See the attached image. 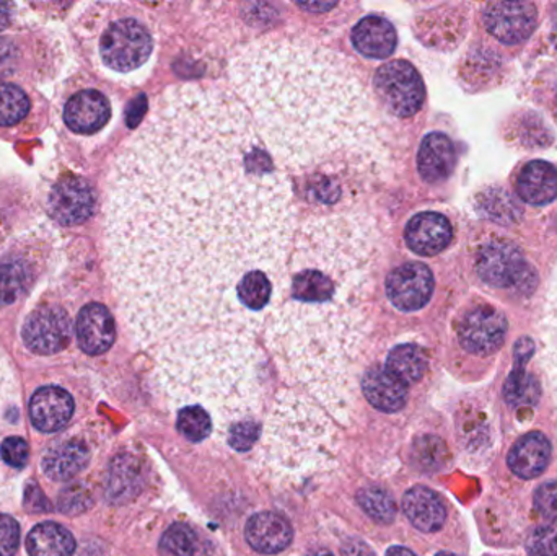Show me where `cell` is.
Returning <instances> with one entry per match:
<instances>
[{
	"instance_id": "6da1fadb",
	"label": "cell",
	"mask_w": 557,
	"mask_h": 556,
	"mask_svg": "<svg viewBox=\"0 0 557 556\" xmlns=\"http://www.w3.org/2000/svg\"><path fill=\"white\" fill-rule=\"evenodd\" d=\"M294 221L247 110L211 87L165 91L114 160L104 202L108 271L137 345L258 332L237 289L250 274L284 280Z\"/></svg>"
},
{
	"instance_id": "7a4b0ae2",
	"label": "cell",
	"mask_w": 557,
	"mask_h": 556,
	"mask_svg": "<svg viewBox=\"0 0 557 556\" xmlns=\"http://www.w3.org/2000/svg\"><path fill=\"white\" fill-rule=\"evenodd\" d=\"M231 78L258 136L323 205L343 201V183L366 182L388 165V147L372 100L336 52L298 39L245 46Z\"/></svg>"
},
{
	"instance_id": "3957f363",
	"label": "cell",
	"mask_w": 557,
	"mask_h": 556,
	"mask_svg": "<svg viewBox=\"0 0 557 556\" xmlns=\"http://www.w3.org/2000/svg\"><path fill=\"white\" fill-rule=\"evenodd\" d=\"M376 255L369 215L308 219L271 304L267 343L278 371L339 421L349 415L350 369L369 332Z\"/></svg>"
},
{
	"instance_id": "277c9868",
	"label": "cell",
	"mask_w": 557,
	"mask_h": 556,
	"mask_svg": "<svg viewBox=\"0 0 557 556\" xmlns=\"http://www.w3.org/2000/svg\"><path fill=\"white\" fill-rule=\"evenodd\" d=\"M150 355L157 385L175 407L199 405L222 421L257 413L263 355L253 330H205L170 339Z\"/></svg>"
},
{
	"instance_id": "5b68a950",
	"label": "cell",
	"mask_w": 557,
	"mask_h": 556,
	"mask_svg": "<svg viewBox=\"0 0 557 556\" xmlns=\"http://www.w3.org/2000/svg\"><path fill=\"white\" fill-rule=\"evenodd\" d=\"M336 430L307 398L285 392L264 428L261 450L268 466L284 477H300L330 466Z\"/></svg>"
},
{
	"instance_id": "8992f818",
	"label": "cell",
	"mask_w": 557,
	"mask_h": 556,
	"mask_svg": "<svg viewBox=\"0 0 557 556\" xmlns=\"http://www.w3.org/2000/svg\"><path fill=\"white\" fill-rule=\"evenodd\" d=\"M454 443L458 460L473 472L490 470L503 444L499 404L496 391L467 392L451 411Z\"/></svg>"
},
{
	"instance_id": "52a82bcc",
	"label": "cell",
	"mask_w": 557,
	"mask_h": 556,
	"mask_svg": "<svg viewBox=\"0 0 557 556\" xmlns=\"http://www.w3.org/2000/svg\"><path fill=\"white\" fill-rule=\"evenodd\" d=\"M403 512L409 524L424 535H441L448 532L457 542L461 555H470V535L450 499L431 486L412 485L406 490L401 502Z\"/></svg>"
},
{
	"instance_id": "ba28073f",
	"label": "cell",
	"mask_w": 557,
	"mask_h": 556,
	"mask_svg": "<svg viewBox=\"0 0 557 556\" xmlns=\"http://www.w3.org/2000/svg\"><path fill=\"white\" fill-rule=\"evenodd\" d=\"M152 51V33L137 16L126 15L111 20L98 38V55L101 62L116 74L136 72L147 64Z\"/></svg>"
},
{
	"instance_id": "9c48e42d",
	"label": "cell",
	"mask_w": 557,
	"mask_h": 556,
	"mask_svg": "<svg viewBox=\"0 0 557 556\" xmlns=\"http://www.w3.org/2000/svg\"><path fill=\"white\" fill-rule=\"evenodd\" d=\"M373 91L380 103L393 116L411 118L424 103L425 87L421 74L411 62H388L376 71Z\"/></svg>"
},
{
	"instance_id": "30bf717a",
	"label": "cell",
	"mask_w": 557,
	"mask_h": 556,
	"mask_svg": "<svg viewBox=\"0 0 557 556\" xmlns=\"http://www.w3.org/2000/svg\"><path fill=\"white\" fill-rule=\"evenodd\" d=\"M509 322L500 310L476 306L468 310L457 326L460 348L471 358L491 361L506 345Z\"/></svg>"
},
{
	"instance_id": "8fae6325",
	"label": "cell",
	"mask_w": 557,
	"mask_h": 556,
	"mask_svg": "<svg viewBox=\"0 0 557 556\" xmlns=\"http://www.w3.org/2000/svg\"><path fill=\"white\" fill-rule=\"evenodd\" d=\"M476 270L484 283L494 287L535 289L536 274L517 245L493 240L478 254Z\"/></svg>"
},
{
	"instance_id": "7c38bea8",
	"label": "cell",
	"mask_w": 557,
	"mask_h": 556,
	"mask_svg": "<svg viewBox=\"0 0 557 556\" xmlns=\"http://www.w3.org/2000/svg\"><path fill=\"white\" fill-rule=\"evenodd\" d=\"M71 335V317L62 307L51 304L36 307L26 317L22 329L26 348L41 356L58 355L67 348Z\"/></svg>"
},
{
	"instance_id": "4fadbf2b",
	"label": "cell",
	"mask_w": 557,
	"mask_h": 556,
	"mask_svg": "<svg viewBox=\"0 0 557 556\" xmlns=\"http://www.w3.org/2000/svg\"><path fill=\"white\" fill-rule=\"evenodd\" d=\"M97 208V196L85 180L65 176L59 180L48 196V211L62 225H78L87 222Z\"/></svg>"
},
{
	"instance_id": "5bb4252c",
	"label": "cell",
	"mask_w": 557,
	"mask_h": 556,
	"mask_svg": "<svg viewBox=\"0 0 557 556\" xmlns=\"http://www.w3.org/2000/svg\"><path fill=\"white\" fill-rule=\"evenodd\" d=\"M434 293V274L422 263H406L386 277V296L401 312L424 309Z\"/></svg>"
},
{
	"instance_id": "9a60e30c",
	"label": "cell",
	"mask_w": 557,
	"mask_h": 556,
	"mask_svg": "<svg viewBox=\"0 0 557 556\" xmlns=\"http://www.w3.org/2000/svg\"><path fill=\"white\" fill-rule=\"evenodd\" d=\"M539 20L532 2H494L484 10L487 32L504 45H519L530 38Z\"/></svg>"
},
{
	"instance_id": "2e32d148",
	"label": "cell",
	"mask_w": 557,
	"mask_h": 556,
	"mask_svg": "<svg viewBox=\"0 0 557 556\" xmlns=\"http://www.w3.org/2000/svg\"><path fill=\"white\" fill-rule=\"evenodd\" d=\"M539 365L545 375L557 427V264L549 280L542 319H540Z\"/></svg>"
},
{
	"instance_id": "e0dca14e",
	"label": "cell",
	"mask_w": 557,
	"mask_h": 556,
	"mask_svg": "<svg viewBox=\"0 0 557 556\" xmlns=\"http://www.w3.org/2000/svg\"><path fill=\"white\" fill-rule=\"evenodd\" d=\"M77 343L85 355L100 356L113 346L116 339V323L113 313L103 304H87L75 323Z\"/></svg>"
},
{
	"instance_id": "ac0fdd59",
	"label": "cell",
	"mask_w": 557,
	"mask_h": 556,
	"mask_svg": "<svg viewBox=\"0 0 557 556\" xmlns=\"http://www.w3.org/2000/svg\"><path fill=\"white\" fill-rule=\"evenodd\" d=\"M405 238L414 254L421 257H435L450 245L454 228L441 212H419L406 225Z\"/></svg>"
},
{
	"instance_id": "d6986e66",
	"label": "cell",
	"mask_w": 557,
	"mask_h": 556,
	"mask_svg": "<svg viewBox=\"0 0 557 556\" xmlns=\"http://www.w3.org/2000/svg\"><path fill=\"white\" fill-rule=\"evenodd\" d=\"M74 398L58 385L38 388L29 400V418L41 433L62 430L74 417Z\"/></svg>"
},
{
	"instance_id": "ffe728a7",
	"label": "cell",
	"mask_w": 557,
	"mask_h": 556,
	"mask_svg": "<svg viewBox=\"0 0 557 556\" xmlns=\"http://www.w3.org/2000/svg\"><path fill=\"white\" fill-rule=\"evenodd\" d=\"M111 118V104L98 90H82L72 95L64 107L69 129L78 134H94L103 129Z\"/></svg>"
},
{
	"instance_id": "44dd1931",
	"label": "cell",
	"mask_w": 557,
	"mask_h": 556,
	"mask_svg": "<svg viewBox=\"0 0 557 556\" xmlns=\"http://www.w3.org/2000/svg\"><path fill=\"white\" fill-rule=\"evenodd\" d=\"M245 539L258 554L276 555L290 547L294 532L287 519L277 512L263 511L248 519Z\"/></svg>"
},
{
	"instance_id": "7402d4cb",
	"label": "cell",
	"mask_w": 557,
	"mask_h": 556,
	"mask_svg": "<svg viewBox=\"0 0 557 556\" xmlns=\"http://www.w3.org/2000/svg\"><path fill=\"white\" fill-rule=\"evenodd\" d=\"M362 392L376 410L398 413L408 404L409 385L386 368H373L363 374Z\"/></svg>"
},
{
	"instance_id": "603a6c76",
	"label": "cell",
	"mask_w": 557,
	"mask_h": 556,
	"mask_svg": "<svg viewBox=\"0 0 557 556\" xmlns=\"http://www.w3.org/2000/svg\"><path fill=\"white\" fill-rule=\"evenodd\" d=\"M90 462V449L84 441L69 437L58 441L54 446L46 450L42 457V472L54 482H69V480L84 472Z\"/></svg>"
},
{
	"instance_id": "cb8c5ba5",
	"label": "cell",
	"mask_w": 557,
	"mask_h": 556,
	"mask_svg": "<svg viewBox=\"0 0 557 556\" xmlns=\"http://www.w3.org/2000/svg\"><path fill=\"white\" fill-rule=\"evenodd\" d=\"M354 48L370 59H386L398 45L395 26L379 15L363 16L350 33Z\"/></svg>"
},
{
	"instance_id": "d4e9b609",
	"label": "cell",
	"mask_w": 557,
	"mask_h": 556,
	"mask_svg": "<svg viewBox=\"0 0 557 556\" xmlns=\"http://www.w3.org/2000/svg\"><path fill=\"white\" fill-rule=\"evenodd\" d=\"M457 152L450 137L444 133H431L422 139L418 152V169L422 180L441 183L454 173Z\"/></svg>"
},
{
	"instance_id": "484cf974",
	"label": "cell",
	"mask_w": 557,
	"mask_h": 556,
	"mask_svg": "<svg viewBox=\"0 0 557 556\" xmlns=\"http://www.w3.org/2000/svg\"><path fill=\"white\" fill-rule=\"evenodd\" d=\"M146 472L143 462L133 454L114 457L108 472L107 498L114 505L133 502L144 489Z\"/></svg>"
},
{
	"instance_id": "4316f807",
	"label": "cell",
	"mask_w": 557,
	"mask_h": 556,
	"mask_svg": "<svg viewBox=\"0 0 557 556\" xmlns=\"http://www.w3.org/2000/svg\"><path fill=\"white\" fill-rule=\"evenodd\" d=\"M411 464L419 472L435 475L447 472L457 460V449L448 443L447 437L437 433H422L412 440Z\"/></svg>"
},
{
	"instance_id": "83f0119b",
	"label": "cell",
	"mask_w": 557,
	"mask_h": 556,
	"mask_svg": "<svg viewBox=\"0 0 557 556\" xmlns=\"http://www.w3.org/2000/svg\"><path fill=\"white\" fill-rule=\"evenodd\" d=\"M520 198L529 205L545 206L557 198V170L545 160H533L519 176Z\"/></svg>"
},
{
	"instance_id": "f1b7e54d",
	"label": "cell",
	"mask_w": 557,
	"mask_h": 556,
	"mask_svg": "<svg viewBox=\"0 0 557 556\" xmlns=\"http://www.w3.org/2000/svg\"><path fill=\"white\" fill-rule=\"evenodd\" d=\"M26 551L29 556H72L75 539L58 522H41L26 538Z\"/></svg>"
},
{
	"instance_id": "f546056e",
	"label": "cell",
	"mask_w": 557,
	"mask_h": 556,
	"mask_svg": "<svg viewBox=\"0 0 557 556\" xmlns=\"http://www.w3.org/2000/svg\"><path fill=\"white\" fill-rule=\"evenodd\" d=\"M386 369L408 385L419 384L429 372V355L414 343L398 345L386 358Z\"/></svg>"
},
{
	"instance_id": "4dcf8cb0",
	"label": "cell",
	"mask_w": 557,
	"mask_h": 556,
	"mask_svg": "<svg viewBox=\"0 0 557 556\" xmlns=\"http://www.w3.org/2000/svg\"><path fill=\"white\" fill-rule=\"evenodd\" d=\"M35 271L23 258L0 261V307L15 304L32 286Z\"/></svg>"
},
{
	"instance_id": "1f68e13d",
	"label": "cell",
	"mask_w": 557,
	"mask_h": 556,
	"mask_svg": "<svg viewBox=\"0 0 557 556\" xmlns=\"http://www.w3.org/2000/svg\"><path fill=\"white\" fill-rule=\"evenodd\" d=\"M519 548L520 556H557V518L530 528Z\"/></svg>"
},
{
	"instance_id": "d6a6232c",
	"label": "cell",
	"mask_w": 557,
	"mask_h": 556,
	"mask_svg": "<svg viewBox=\"0 0 557 556\" xmlns=\"http://www.w3.org/2000/svg\"><path fill=\"white\" fill-rule=\"evenodd\" d=\"M357 503L367 516L380 524H392L396 519V503L389 493L379 486H367L357 493Z\"/></svg>"
},
{
	"instance_id": "836d02e7",
	"label": "cell",
	"mask_w": 557,
	"mask_h": 556,
	"mask_svg": "<svg viewBox=\"0 0 557 556\" xmlns=\"http://www.w3.org/2000/svg\"><path fill=\"white\" fill-rule=\"evenodd\" d=\"M16 398H18V391H16L15 378H13L12 368H10L9 361L5 356L0 353V436L3 431L15 423L18 417V407H16ZM2 444V443H0ZM2 462V460H0ZM2 475V470H0Z\"/></svg>"
},
{
	"instance_id": "e575fe53",
	"label": "cell",
	"mask_w": 557,
	"mask_h": 556,
	"mask_svg": "<svg viewBox=\"0 0 557 556\" xmlns=\"http://www.w3.org/2000/svg\"><path fill=\"white\" fill-rule=\"evenodd\" d=\"M178 433L191 443H201L212 433V418L208 410L199 405L182 408L176 418Z\"/></svg>"
},
{
	"instance_id": "d590c367",
	"label": "cell",
	"mask_w": 557,
	"mask_h": 556,
	"mask_svg": "<svg viewBox=\"0 0 557 556\" xmlns=\"http://www.w3.org/2000/svg\"><path fill=\"white\" fill-rule=\"evenodd\" d=\"M160 548L169 556H201V541L189 526L173 524L160 541Z\"/></svg>"
},
{
	"instance_id": "8d00e7d4",
	"label": "cell",
	"mask_w": 557,
	"mask_h": 556,
	"mask_svg": "<svg viewBox=\"0 0 557 556\" xmlns=\"http://www.w3.org/2000/svg\"><path fill=\"white\" fill-rule=\"evenodd\" d=\"M28 111V95L18 85L0 84V126H15L25 120Z\"/></svg>"
},
{
	"instance_id": "74e56055",
	"label": "cell",
	"mask_w": 557,
	"mask_h": 556,
	"mask_svg": "<svg viewBox=\"0 0 557 556\" xmlns=\"http://www.w3.org/2000/svg\"><path fill=\"white\" fill-rule=\"evenodd\" d=\"M261 427L253 420H240L227 430V443L237 453H248L260 440Z\"/></svg>"
},
{
	"instance_id": "f35d334b",
	"label": "cell",
	"mask_w": 557,
	"mask_h": 556,
	"mask_svg": "<svg viewBox=\"0 0 557 556\" xmlns=\"http://www.w3.org/2000/svg\"><path fill=\"white\" fill-rule=\"evenodd\" d=\"M483 211L487 218L499 221L500 224L513 221L517 215L516 202L503 189H491L483 196Z\"/></svg>"
},
{
	"instance_id": "ab89813d",
	"label": "cell",
	"mask_w": 557,
	"mask_h": 556,
	"mask_svg": "<svg viewBox=\"0 0 557 556\" xmlns=\"http://www.w3.org/2000/svg\"><path fill=\"white\" fill-rule=\"evenodd\" d=\"M29 447L23 437L9 436L0 444V460L12 469H23L28 462Z\"/></svg>"
},
{
	"instance_id": "60d3db41",
	"label": "cell",
	"mask_w": 557,
	"mask_h": 556,
	"mask_svg": "<svg viewBox=\"0 0 557 556\" xmlns=\"http://www.w3.org/2000/svg\"><path fill=\"white\" fill-rule=\"evenodd\" d=\"M91 505V496L88 490L82 485L67 486L59 495V509L65 515H81Z\"/></svg>"
},
{
	"instance_id": "b9f144b4",
	"label": "cell",
	"mask_w": 557,
	"mask_h": 556,
	"mask_svg": "<svg viewBox=\"0 0 557 556\" xmlns=\"http://www.w3.org/2000/svg\"><path fill=\"white\" fill-rule=\"evenodd\" d=\"M20 547V526L15 519L0 515V556H13Z\"/></svg>"
},
{
	"instance_id": "7bdbcfd3",
	"label": "cell",
	"mask_w": 557,
	"mask_h": 556,
	"mask_svg": "<svg viewBox=\"0 0 557 556\" xmlns=\"http://www.w3.org/2000/svg\"><path fill=\"white\" fill-rule=\"evenodd\" d=\"M16 48L10 39L0 38V77L12 71L15 64Z\"/></svg>"
},
{
	"instance_id": "ee69618b",
	"label": "cell",
	"mask_w": 557,
	"mask_h": 556,
	"mask_svg": "<svg viewBox=\"0 0 557 556\" xmlns=\"http://www.w3.org/2000/svg\"><path fill=\"white\" fill-rule=\"evenodd\" d=\"M341 552H343V556H375L372 548L359 539H349V541L344 542Z\"/></svg>"
},
{
	"instance_id": "f6af8a7d",
	"label": "cell",
	"mask_w": 557,
	"mask_h": 556,
	"mask_svg": "<svg viewBox=\"0 0 557 556\" xmlns=\"http://www.w3.org/2000/svg\"><path fill=\"white\" fill-rule=\"evenodd\" d=\"M10 18H12V5H10V3L0 2V29L7 28Z\"/></svg>"
},
{
	"instance_id": "bcb514c9",
	"label": "cell",
	"mask_w": 557,
	"mask_h": 556,
	"mask_svg": "<svg viewBox=\"0 0 557 556\" xmlns=\"http://www.w3.org/2000/svg\"><path fill=\"white\" fill-rule=\"evenodd\" d=\"M337 3H298V7L305 10H313V12H327V10L334 9Z\"/></svg>"
},
{
	"instance_id": "7dc6e473",
	"label": "cell",
	"mask_w": 557,
	"mask_h": 556,
	"mask_svg": "<svg viewBox=\"0 0 557 556\" xmlns=\"http://www.w3.org/2000/svg\"><path fill=\"white\" fill-rule=\"evenodd\" d=\"M386 556H418L414 552L409 551V548L401 547V545H395V547H389L388 552H386Z\"/></svg>"
},
{
	"instance_id": "c3c4849f",
	"label": "cell",
	"mask_w": 557,
	"mask_h": 556,
	"mask_svg": "<svg viewBox=\"0 0 557 556\" xmlns=\"http://www.w3.org/2000/svg\"><path fill=\"white\" fill-rule=\"evenodd\" d=\"M307 556H334L333 552L326 551V548H317V551H311Z\"/></svg>"
},
{
	"instance_id": "681fc988",
	"label": "cell",
	"mask_w": 557,
	"mask_h": 556,
	"mask_svg": "<svg viewBox=\"0 0 557 556\" xmlns=\"http://www.w3.org/2000/svg\"><path fill=\"white\" fill-rule=\"evenodd\" d=\"M434 556H470V555H461V554H457V552H451V551H441V552H437V554H435Z\"/></svg>"
},
{
	"instance_id": "f907efd6",
	"label": "cell",
	"mask_w": 557,
	"mask_h": 556,
	"mask_svg": "<svg viewBox=\"0 0 557 556\" xmlns=\"http://www.w3.org/2000/svg\"><path fill=\"white\" fill-rule=\"evenodd\" d=\"M483 556H520L517 554H491V552H487V554H484Z\"/></svg>"
},
{
	"instance_id": "816d5d0a",
	"label": "cell",
	"mask_w": 557,
	"mask_h": 556,
	"mask_svg": "<svg viewBox=\"0 0 557 556\" xmlns=\"http://www.w3.org/2000/svg\"><path fill=\"white\" fill-rule=\"evenodd\" d=\"M556 101H557V98H556Z\"/></svg>"
}]
</instances>
